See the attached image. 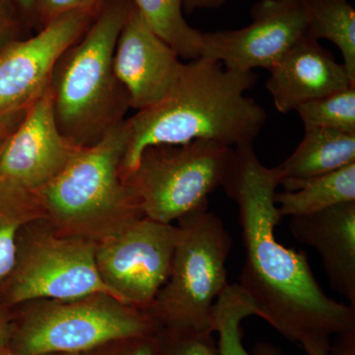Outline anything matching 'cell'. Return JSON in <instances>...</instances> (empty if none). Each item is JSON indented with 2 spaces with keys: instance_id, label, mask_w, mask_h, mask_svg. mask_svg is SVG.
I'll return each instance as SVG.
<instances>
[{
  "instance_id": "obj_1",
  "label": "cell",
  "mask_w": 355,
  "mask_h": 355,
  "mask_svg": "<svg viewBox=\"0 0 355 355\" xmlns=\"http://www.w3.org/2000/svg\"><path fill=\"white\" fill-rule=\"evenodd\" d=\"M279 168L266 167L253 144L233 148L222 188L236 203L245 248L242 291L257 317L280 335L301 345L308 340L355 335V308L329 297L315 279L304 252L277 241L282 217L275 195Z\"/></svg>"
},
{
  "instance_id": "obj_2",
  "label": "cell",
  "mask_w": 355,
  "mask_h": 355,
  "mask_svg": "<svg viewBox=\"0 0 355 355\" xmlns=\"http://www.w3.org/2000/svg\"><path fill=\"white\" fill-rule=\"evenodd\" d=\"M253 71L226 69L200 57L183 71L164 99L123 121L127 144L121 177L132 172L144 149L195 140L237 147L253 144L266 125V112L246 92L256 84Z\"/></svg>"
},
{
  "instance_id": "obj_3",
  "label": "cell",
  "mask_w": 355,
  "mask_h": 355,
  "mask_svg": "<svg viewBox=\"0 0 355 355\" xmlns=\"http://www.w3.org/2000/svg\"><path fill=\"white\" fill-rule=\"evenodd\" d=\"M135 9L132 0H106L87 31L55 64L49 86L55 120L74 146H95L125 120L130 98L114 74L113 58Z\"/></svg>"
},
{
  "instance_id": "obj_4",
  "label": "cell",
  "mask_w": 355,
  "mask_h": 355,
  "mask_svg": "<svg viewBox=\"0 0 355 355\" xmlns=\"http://www.w3.org/2000/svg\"><path fill=\"white\" fill-rule=\"evenodd\" d=\"M123 121L95 146L79 148L35 193L44 220L58 234L97 243L144 217L121 174L127 144Z\"/></svg>"
},
{
  "instance_id": "obj_5",
  "label": "cell",
  "mask_w": 355,
  "mask_h": 355,
  "mask_svg": "<svg viewBox=\"0 0 355 355\" xmlns=\"http://www.w3.org/2000/svg\"><path fill=\"white\" fill-rule=\"evenodd\" d=\"M11 312L8 349L15 355L81 354L118 338L153 335L159 329L146 312L108 293L40 299Z\"/></svg>"
},
{
  "instance_id": "obj_6",
  "label": "cell",
  "mask_w": 355,
  "mask_h": 355,
  "mask_svg": "<svg viewBox=\"0 0 355 355\" xmlns=\"http://www.w3.org/2000/svg\"><path fill=\"white\" fill-rule=\"evenodd\" d=\"M178 222L171 272L146 313L159 328L214 333V304L229 286L232 239L207 207Z\"/></svg>"
},
{
  "instance_id": "obj_7",
  "label": "cell",
  "mask_w": 355,
  "mask_h": 355,
  "mask_svg": "<svg viewBox=\"0 0 355 355\" xmlns=\"http://www.w3.org/2000/svg\"><path fill=\"white\" fill-rule=\"evenodd\" d=\"M232 154V147L203 140L149 146L123 179L144 216L173 224L207 209L210 193L223 183Z\"/></svg>"
},
{
  "instance_id": "obj_8",
  "label": "cell",
  "mask_w": 355,
  "mask_h": 355,
  "mask_svg": "<svg viewBox=\"0 0 355 355\" xmlns=\"http://www.w3.org/2000/svg\"><path fill=\"white\" fill-rule=\"evenodd\" d=\"M95 252L96 242L58 234L44 219L27 224L18 238L12 272L0 286V301L12 309L40 299L113 295L98 272Z\"/></svg>"
},
{
  "instance_id": "obj_9",
  "label": "cell",
  "mask_w": 355,
  "mask_h": 355,
  "mask_svg": "<svg viewBox=\"0 0 355 355\" xmlns=\"http://www.w3.org/2000/svg\"><path fill=\"white\" fill-rule=\"evenodd\" d=\"M179 229L144 216L96 243L98 272L112 294L146 312L171 272Z\"/></svg>"
},
{
  "instance_id": "obj_10",
  "label": "cell",
  "mask_w": 355,
  "mask_h": 355,
  "mask_svg": "<svg viewBox=\"0 0 355 355\" xmlns=\"http://www.w3.org/2000/svg\"><path fill=\"white\" fill-rule=\"evenodd\" d=\"M101 8L62 14L33 36L0 49V118L25 112L48 90L58 60L87 31Z\"/></svg>"
},
{
  "instance_id": "obj_11",
  "label": "cell",
  "mask_w": 355,
  "mask_h": 355,
  "mask_svg": "<svg viewBox=\"0 0 355 355\" xmlns=\"http://www.w3.org/2000/svg\"><path fill=\"white\" fill-rule=\"evenodd\" d=\"M251 16L241 29L202 33L200 57L233 71L270 70L307 35L305 0H260Z\"/></svg>"
},
{
  "instance_id": "obj_12",
  "label": "cell",
  "mask_w": 355,
  "mask_h": 355,
  "mask_svg": "<svg viewBox=\"0 0 355 355\" xmlns=\"http://www.w3.org/2000/svg\"><path fill=\"white\" fill-rule=\"evenodd\" d=\"M79 148L58 130L49 87L0 147V183L35 193L62 172Z\"/></svg>"
},
{
  "instance_id": "obj_13",
  "label": "cell",
  "mask_w": 355,
  "mask_h": 355,
  "mask_svg": "<svg viewBox=\"0 0 355 355\" xmlns=\"http://www.w3.org/2000/svg\"><path fill=\"white\" fill-rule=\"evenodd\" d=\"M184 64L135 8L119 35L113 58L114 74L128 92L130 108L142 111L164 99Z\"/></svg>"
},
{
  "instance_id": "obj_14",
  "label": "cell",
  "mask_w": 355,
  "mask_h": 355,
  "mask_svg": "<svg viewBox=\"0 0 355 355\" xmlns=\"http://www.w3.org/2000/svg\"><path fill=\"white\" fill-rule=\"evenodd\" d=\"M266 83L275 108L282 114L300 105L355 86L347 69L331 51L307 35L287 51L272 69Z\"/></svg>"
},
{
  "instance_id": "obj_15",
  "label": "cell",
  "mask_w": 355,
  "mask_h": 355,
  "mask_svg": "<svg viewBox=\"0 0 355 355\" xmlns=\"http://www.w3.org/2000/svg\"><path fill=\"white\" fill-rule=\"evenodd\" d=\"M289 228L296 240L316 250L331 287L355 308V202L291 217Z\"/></svg>"
},
{
  "instance_id": "obj_16",
  "label": "cell",
  "mask_w": 355,
  "mask_h": 355,
  "mask_svg": "<svg viewBox=\"0 0 355 355\" xmlns=\"http://www.w3.org/2000/svg\"><path fill=\"white\" fill-rule=\"evenodd\" d=\"M355 163V135L326 130H305L293 153L277 166L280 184H291L329 174Z\"/></svg>"
},
{
  "instance_id": "obj_17",
  "label": "cell",
  "mask_w": 355,
  "mask_h": 355,
  "mask_svg": "<svg viewBox=\"0 0 355 355\" xmlns=\"http://www.w3.org/2000/svg\"><path fill=\"white\" fill-rule=\"evenodd\" d=\"M282 218L311 216L340 203L355 202V163L342 169L291 184L275 193Z\"/></svg>"
},
{
  "instance_id": "obj_18",
  "label": "cell",
  "mask_w": 355,
  "mask_h": 355,
  "mask_svg": "<svg viewBox=\"0 0 355 355\" xmlns=\"http://www.w3.org/2000/svg\"><path fill=\"white\" fill-rule=\"evenodd\" d=\"M307 36L328 40L342 53L343 64L355 84V9L349 0H305Z\"/></svg>"
},
{
  "instance_id": "obj_19",
  "label": "cell",
  "mask_w": 355,
  "mask_h": 355,
  "mask_svg": "<svg viewBox=\"0 0 355 355\" xmlns=\"http://www.w3.org/2000/svg\"><path fill=\"white\" fill-rule=\"evenodd\" d=\"M137 12L154 34L176 51L180 58L200 57L202 32L184 17V0H132Z\"/></svg>"
},
{
  "instance_id": "obj_20",
  "label": "cell",
  "mask_w": 355,
  "mask_h": 355,
  "mask_svg": "<svg viewBox=\"0 0 355 355\" xmlns=\"http://www.w3.org/2000/svg\"><path fill=\"white\" fill-rule=\"evenodd\" d=\"M39 219L44 216L35 193L0 183V286L15 265L21 230Z\"/></svg>"
},
{
  "instance_id": "obj_21",
  "label": "cell",
  "mask_w": 355,
  "mask_h": 355,
  "mask_svg": "<svg viewBox=\"0 0 355 355\" xmlns=\"http://www.w3.org/2000/svg\"><path fill=\"white\" fill-rule=\"evenodd\" d=\"M212 316V330L218 334L217 345L220 355H253L243 345L242 322L245 318L257 316V311L241 287L237 284H229L217 299ZM258 355L280 354L275 349H263Z\"/></svg>"
},
{
  "instance_id": "obj_22",
  "label": "cell",
  "mask_w": 355,
  "mask_h": 355,
  "mask_svg": "<svg viewBox=\"0 0 355 355\" xmlns=\"http://www.w3.org/2000/svg\"><path fill=\"white\" fill-rule=\"evenodd\" d=\"M295 111L304 130L326 128L355 135V86L304 103Z\"/></svg>"
},
{
  "instance_id": "obj_23",
  "label": "cell",
  "mask_w": 355,
  "mask_h": 355,
  "mask_svg": "<svg viewBox=\"0 0 355 355\" xmlns=\"http://www.w3.org/2000/svg\"><path fill=\"white\" fill-rule=\"evenodd\" d=\"M210 331L159 328L153 355H220Z\"/></svg>"
},
{
  "instance_id": "obj_24",
  "label": "cell",
  "mask_w": 355,
  "mask_h": 355,
  "mask_svg": "<svg viewBox=\"0 0 355 355\" xmlns=\"http://www.w3.org/2000/svg\"><path fill=\"white\" fill-rule=\"evenodd\" d=\"M153 335L118 338L80 355H153Z\"/></svg>"
},
{
  "instance_id": "obj_25",
  "label": "cell",
  "mask_w": 355,
  "mask_h": 355,
  "mask_svg": "<svg viewBox=\"0 0 355 355\" xmlns=\"http://www.w3.org/2000/svg\"><path fill=\"white\" fill-rule=\"evenodd\" d=\"M29 31L13 0H0V49L29 36Z\"/></svg>"
},
{
  "instance_id": "obj_26",
  "label": "cell",
  "mask_w": 355,
  "mask_h": 355,
  "mask_svg": "<svg viewBox=\"0 0 355 355\" xmlns=\"http://www.w3.org/2000/svg\"><path fill=\"white\" fill-rule=\"evenodd\" d=\"M106 0H39L40 29L62 14L84 8H99Z\"/></svg>"
},
{
  "instance_id": "obj_27",
  "label": "cell",
  "mask_w": 355,
  "mask_h": 355,
  "mask_svg": "<svg viewBox=\"0 0 355 355\" xmlns=\"http://www.w3.org/2000/svg\"><path fill=\"white\" fill-rule=\"evenodd\" d=\"M13 2L28 28L39 31V0H13Z\"/></svg>"
},
{
  "instance_id": "obj_28",
  "label": "cell",
  "mask_w": 355,
  "mask_h": 355,
  "mask_svg": "<svg viewBox=\"0 0 355 355\" xmlns=\"http://www.w3.org/2000/svg\"><path fill=\"white\" fill-rule=\"evenodd\" d=\"M12 333V312L0 301V350L8 349Z\"/></svg>"
},
{
  "instance_id": "obj_29",
  "label": "cell",
  "mask_w": 355,
  "mask_h": 355,
  "mask_svg": "<svg viewBox=\"0 0 355 355\" xmlns=\"http://www.w3.org/2000/svg\"><path fill=\"white\" fill-rule=\"evenodd\" d=\"M26 112V111H25ZM25 112L10 114V116L0 118V147L6 141L7 137L13 132L14 128L17 127L18 123L22 120Z\"/></svg>"
},
{
  "instance_id": "obj_30",
  "label": "cell",
  "mask_w": 355,
  "mask_h": 355,
  "mask_svg": "<svg viewBox=\"0 0 355 355\" xmlns=\"http://www.w3.org/2000/svg\"><path fill=\"white\" fill-rule=\"evenodd\" d=\"M227 0H184V11L191 14L200 9H217L223 6Z\"/></svg>"
},
{
  "instance_id": "obj_31",
  "label": "cell",
  "mask_w": 355,
  "mask_h": 355,
  "mask_svg": "<svg viewBox=\"0 0 355 355\" xmlns=\"http://www.w3.org/2000/svg\"><path fill=\"white\" fill-rule=\"evenodd\" d=\"M300 345L307 355H331V343L328 340H308Z\"/></svg>"
},
{
  "instance_id": "obj_32",
  "label": "cell",
  "mask_w": 355,
  "mask_h": 355,
  "mask_svg": "<svg viewBox=\"0 0 355 355\" xmlns=\"http://www.w3.org/2000/svg\"><path fill=\"white\" fill-rule=\"evenodd\" d=\"M0 355H15L10 352L8 349L0 350Z\"/></svg>"
},
{
  "instance_id": "obj_33",
  "label": "cell",
  "mask_w": 355,
  "mask_h": 355,
  "mask_svg": "<svg viewBox=\"0 0 355 355\" xmlns=\"http://www.w3.org/2000/svg\"><path fill=\"white\" fill-rule=\"evenodd\" d=\"M44 355H80L79 354H44Z\"/></svg>"
}]
</instances>
